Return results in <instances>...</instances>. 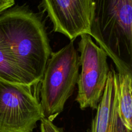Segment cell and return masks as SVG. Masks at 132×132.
Segmentation results:
<instances>
[{
	"label": "cell",
	"mask_w": 132,
	"mask_h": 132,
	"mask_svg": "<svg viewBox=\"0 0 132 132\" xmlns=\"http://www.w3.org/2000/svg\"><path fill=\"white\" fill-rule=\"evenodd\" d=\"M131 92H132V81H131Z\"/></svg>",
	"instance_id": "obj_12"
},
{
	"label": "cell",
	"mask_w": 132,
	"mask_h": 132,
	"mask_svg": "<svg viewBox=\"0 0 132 132\" xmlns=\"http://www.w3.org/2000/svg\"><path fill=\"white\" fill-rule=\"evenodd\" d=\"M15 4V0H0V14L12 7Z\"/></svg>",
	"instance_id": "obj_11"
},
{
	"label": "cell",
	"mask_w": 132,
	"mask_h": 132,
	"mask_svg": "<svg viewBox=\"0 0 132 132\" xmlns=\"http://www.w3.org/2000/svg\"><path fill=\"white\" fill-rule=\"evenodd\" d=\"M42 6L55 32L70 41L83 34L90 36L93 0H42Z\"/></svg>",
	"instance_id": "obj_6"
},
{
	"label": "cell",
	"mask_w": 132,
	"mask_h": 132,
	"mask_svg": "<svg viewBox=\"0 0 132 132\" xmlns=\"http://www.w3.org/2000/svg\"><path fill=\"white\" fill-rule=\"evenodd\" d=\"M119 113L125 127L132 131L131 81L126 75L118 73Z\"/></svg>",
	"instance_id": "obj_8"
},
{
	"label": "cell",
	"mask_w": 132,
	"mask_h": 132,
	"mask_svg": "<svg viewBox=\"0 0 132 132\" xmlns=\"http://www.w3.org/2000/svg\"><path fill=\"white\" fill-rule=\"evenodd\" d=\"M40 132H64L61 128L55 126L52 121L43 118L41 121Z\"/></svg>",
	"instance_id": "obj_10"
},
{
	"label": "cell",
	"mask_w": 132,
	"mask_h": 132,
	"mask_svg": "<svg viewBox=\"0 0 132 132\" xmlns=\"http://www.w3.org/2000/svg\"><path fill=\"white\" fill-rule=\"evenodd\" d=\"M88 132H132L122 123L119 113L118 73L111 67L103 97Z\"/></svg>",
	"instance_id": "obj_7"
},
{
	"label": "cell",
	"mask_w": 132,
	"mask_h": 132,
	"mask_svg": "<svg viewBox=\"0 0 132 132\" xmlns=\"http://www.w3.org/2000/svg\"><path fill=\"white\" fill-rule=\"evenodd\" d=\"M90 36L132 81V0H93Z\"/></svg>",
	"instance_id": "obj_2"
},
{
	"label": "cell",
	"mask_w": 132,
	"mask_h": 132,
	"mask_svg": "<svg viewBox=\"0 0 132 132\" xmlns=\"http://www.w3.org/2000/svg\"><path fill=\"white\" fill-rule=\"evenodd\" d=\"M32 87L0 80V132H33L44 118Z\"/></svg>",
	"instance_id": "obj_4"
},
{
	"label": "cell",
	"mask_w": 132,
	"mask_h": 132,
	"mask_svg": "<svg viewBox=\"0 0 132 132\" xmlns=\"http://www.w3.org/2000/svg\"><path fill=\"white\" fill-rule=\"evenodd\" d=\"M79 51L81 70L77 79L76 101L81 110L97 109L103 97L110 68L108 55L88 34L80 36Z\"/></svg>",
	"instance_id": "obj_5"
},
{
	"label": "cell",
	"mask_w": 132,
	"mask_h": 132,
	"mask_svg": "<svg viewBox=\"0 0 132 132\" xmlns=\"http://www.w3.org/2000/svg\"><path fill=\"white\" fill-rule=\"evenodd\" d=\"M80 67L79 55L73 41L52 52L41 81V101L44 118L52 122L63 111L73 94Z\"/></svg>",
	"instance_id": "obj_3"
},
{
	"label": "cell",
	"mask_w": 132,
	"mask_h": 132,
	"mask_svg": "<svg viewBox=\"0 0 132 132\" xmlns=\"http://www.w3.org/2000/svg\"><path fill=\"white\" fill-rule=\"evenodd\" d=\"M0 37L27 85L41 81L52 49L40 17L24 5L0 14Z\"/></svg>",
	"instance_id": "obj_1"
},
{
	"label": "cell",
	"mask_w": 132,
	"mask_h": 132,
	"mask_svg": "<svg viewBox=\"0 0 132 132\" xmlns=\"http://www.w3.org/2000/svg\"><path fill=\"white\" fill-rule=\"evenodd\" d=\"M0 80L18 85H27L9 50L0 37Z\"/></svg>",
	"instance_id": "obj_9"
}]
</instances>
